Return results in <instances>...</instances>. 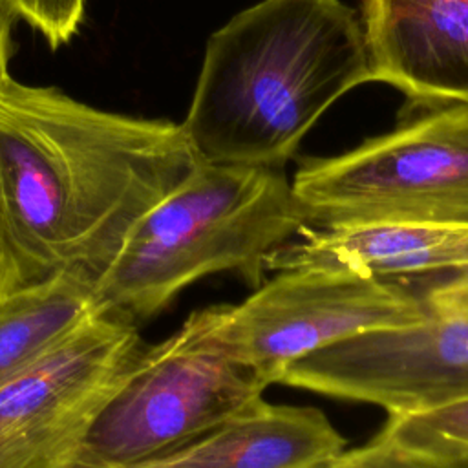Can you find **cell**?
Returning <instances> with one entry per match:
<instances>
[{
	"instance_id": "13",
	"label": "cell",
	"mask_w": 468,
	"mask_h": 468,
	"mask_svg": "<svg viewBox=\"0 0 468 468\" xmlns=\"http://www.w3.org/2000/svg\"><path fill=\"white\" fill-rule=\"evenodd\" d=\"M378 437L424 453L468 452V399L428 413L389 417Z\"/></svg>"
},
{
	"instance_id": "2",
	"label": "cell",
	"mask_w": 468,
	"mask_h": 468,
	"mask_svg": "<svg viewBox=\"0 0 468 468\" xmlns=\"http://www.w3.org/2000/svg\"><path fill=\"white\" fill-rule=\"evenodd\" d=\"M369 80L355 9L261 0L210 35L181 128L199 161L283 168L324 112Z\"/></svg>"
},
{
	"instance_id": "6",
	"label": "cell",
	"mask_w": 468,
	"mask_h": 468,
	"mask_svg": "<svg viewBox=\"0 0 468 468\" xmlns=\"http://www.w3.org/2000/svg\"><path fill=\"white\" fill-rule=\"evenodd\" d=\"M203 309L223 351L269 386L285 366L329 344L424 318L428 303L399 282L296 267L278 271L241 303Z\"/></svg>"
},
{
	"instance_id": "4",
	"label": "cell",
	"mask_w": 468,
	"mask_h": 468,
	"mask_svg": "<svg viewBox=\"0 0 468 468\" xmlns=\"http://www.w3.org/2000/svg\"><path fill=\"white\" fill-rule=\"evenodd\" d=\"M267 384L229 356L205 309L141 349L64 468H128L174 452L263 399Z\"/></svg>"
},
{
	"instance_id": "16",
	"label": "cell",
	"mask_w": 468,
	"mask_h": 468,
	"mask_svg": "<svg viewBox=\"0 0 468 468\" xmlns=\"http://www.w3.org/2000/svg\"><path fill=\"white\" fill-rule=\"evenodd\" d=\"M422 296L428 303H446V305L468 307V280L435 283Z\"/></svg>"
},
{
	"instance_id": "17",
	"label": "cell",
	"mask_w": 468,
	"mask_h": 468,
	"mask_svg": "<svg viewBox=\"0 0 468 468\" xmlns=\"http://www.w3.org/2000/svg\"><path fill=\"white\" fill-rule=\"evenodd\" d=\"M11 22L13 16L0 4V90L9 75V57H11Z\"/></svg>"
},
{
	"instance_id": "9",
	"label": "cell",
	"mask_w": 468,
	"mask_h": 468,
	"mask_svg": "<svg viewBox=\"0 0 468 468\" xmlns=\"http://www.w3.org/2000/svg\"><path fill=\"white\" fill-rule=\"evenodd\" d=\"M371 80L422 104L468 102V0H360Z\"/></svg>"
},
{
	"instance_id": "8",
	"label": "cell",
	"mask_w": 468,
	"mask_h": 468,
	"mask_svg": "<svg viewBox=\"0 0 468 468\" xmlns=\"http://www.w3.org/2000/svg\"><path fill=\"white\" fill-rule=\"evenodd\" d=\"M135 324L95 313L0 389V468H64L141 351Z\"/></svg>"
},
{
	"instance_id": "14",
	"label": "cell",
	"mask_w": 468,
	"mask_h": 468,
	"mask_svg": "<svg viewBox=\"0 0 468 468\" xmlns=\"http://www.w3.org/2000/svg\"><path fill=\"white\" fill-rule=\"evenodd\" d=\"M331 468H468V452H413L377 435L360 448L344 450Z\"/></svg>"
},
{
	"instance_id": "12",
	"label": "cell",
	"mask_w": 468,
	"mask_h": 468,
	"mask_svg": "<svg viewBox=\"0 0 468 468\" xmlns=\"http://www.w3.org/2000/svg\"><path fill=\"white\" fill-rule=\"evenodd\" d=\"M95 313L101 311L93 300V283L73 272L0 296V389Z\"/></svg>"
},
{
	"instance_id": "11",
	"label": "cell",
	"mask_w": 468,
	"mask_h": 468,
	"mask_svg": "<svg viewBox=\"0 0 468 468\" xmlns=\"http://www.w3.org/2000/svg\"><path fill=\"white\" fill-rule=\"evenodd\" d=\"M344 446L322 410L261 399L185 446L128 468H331Z\"/></svg>"
},
{
	"instance_id": "7",
	"label": "cell",
	"mask_w": 468,
	"mask_h": 468,
	"mask_svg": "<svg viewBox=\"0 0 468 468\" xmlns=\"http://www.w3.org/2000/svg\"><path fill=\"white\" fill-rule=\"evenodd\" d=\"M276 382L373 404L389 417L463 402L468 399V307L428 303L424 318L329 344L285 366Z\"/></svg>"
},
{
	"instance_id": "1",
	"label": "cell",
	"mask_w": 468,
	"mask_h": 468,
	"mask_svg": "<svg viewBox=\"0 0 468 468\" xmlns=\"http://www.w3.org/2000/svg\"><path fill=\"white\" fill-rule=\"evenodd\" d=\"M199 163L181 124L0 90V296L108 269L135 221Z\"/></svg>"
},
{
	"instance_id": "5",
	"label": "cell",
	"mask_w": 468,
	"mask_h": 468,
	"mask_svg": "<svg viewBox=\"0 0 468 468\" xmlns=\"http://www.w3.org/2000/svg\"><path fill=\"white\" fill-rule=\"evenodd\" d=\"M291 186L311 229L468 223V102L428 104L346 154L307 159Z\"/></svg>"
},
{
	"instance_id": "10",
	"label": "cell",
	"mask_w": 468,
	"mask_h": 468,
	"mask_svg": "<svg viewBox=\"0 0 468 468\" xmlns=\"http://www.w3.org/2000/svg\"><path fill=\"white\" fill-rule=\"evenodd\" d=\"M267 260V271L322 267L399 283L435 276L468 280V223L380 221L329 229L305 227ZM431 283V285H435Z\"/></svg>"
},
{
	"instance_id": "15",
	"label": "cell",
	"mask_w": 468,
	"mask_h": 468,
	"mask_svg": "<svg viewBox=\"0 0 468 468\" xmlns=\"http://www.w3.org/2000/svg\"><path fill=\"white\" fill-rule=\"evenodd\" d=\"M13 18L37 29L51 48L69 42L84 16L86 0H0Z\"/></svg>"
},
{
	"instance_id": "3",
	"label": "cell",
	"mask_w": 468,
	"mask_h": 468,
	"mask_svg": "<svg viewBox=\"0 0 468 468\" xmlns=\"http://www.w3.org/2000/svg\"><path fill=\"white\" fill-rule=\"evenodd\" d=\"M307 227L283 168L197 166L130 229L93 283L101 313L137 324L208 274L263 282L269 256Z\"/></svg>"
}]
</instances>
